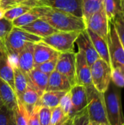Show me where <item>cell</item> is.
I'll list each match as a JSON object with an SVG mask.
<instances>
[{
    "instance_id": "cell-11",
    "label": "cell",
    "mask_w": 124,
    "mask_h": 125,
    "mask_svg": "<svg viewBox=\"0 0 124 125\" xmlns=\"http://www.w3.org/2000/svg\"><path fill=\"white\" fill-rule=\"evenodd\" d=\"M75 75L76 84L82 85L85 87L92 84L91 67L87 62L84 53L79 49L76 53Z\"/></svg>"
},
{
    "instance_id": "cell-37",
    "label": "cell",
    "mask_w": 124,
    "mask_h": 125,
    "mask_svg": "<svg viewBox=\"0 0 124 125\" xmlns=\"http://www.w3.org/2000/svg\"><path fill=\"white\" fill-rule=\"evenodd\" d=\"M57 59H58V58L51 59V60L45 62L42 64L37 65L34 67L38 69L41 72L44 73L45 74L49 75L50 73H52L56 70V64H57Z\"/></svg>"
},
{
    "instance_id": "cell-27",
    "label": "cell",
    "mask_w": 124,
    "mask_h": 125,
    "mask_svg": "<svg viewBox=\"0 0 124 125\" xmlns=\"http://www.w3.org/2000/svg\"><path fill=\"white\" fill-rule=\"evenodd\" d=\"M33 7L26 4H18L5 10L4 18L10 21H12L24 13L31 10Z\"/></svg>"
},
{
    "instance_id": "cell-29",
    "label": "cell",
    "mask_w": 124,
    "mask_h": 125,
    "mask_svg": "<svg viewBox=\"0 0 124 125\" xmlns=\"http://www.w3.org/2000/svg\"><path fill=\"white\" fill-rule=\"evenodd\" d=\"M0 125H15L14 111L4 105L0 108Z\"/></svg>"
},
{
    "instance_id": "cell-2",
    "label": "cell",
    "mask_w": 124,
    "mask_h": 125,
    "mask_svg": "<svg viewBox=\"0 0 124 125\" xmlns=\"http://www.w3.org/2000/svg\"><path fill=\"white\" fill-rule=\"evenodd\" d=\"M40 41H42L41 37L29 33L20 28L13 27L4 41L10 62L16 64L18 55L29 43L35 44Z\"/></svg>"
},
{
    "instance_id": "cell-25",
    "label": "cell",
    "mask_w": 124,
    "mask_h": 125,
    "mask_svg": "<svg viewBox=\"0 0 124 125\" xmlns=\"http://www.w3.org/2000/svg\"><path fill=\"white\" fill-rule=\"evenodd\" d=\"M104 9L110 23L115 17L124 12V0H105Z\"/></svg>"
},
{
    "instance_id": "cell-17",
    "label": "cell",
    "mask_w": 124,
    "mask_h": 125,
    "mask_svg": "<svg viewBox=\"0 0 124 125\" xmlns=\"http://www.w3.org/2000/svg\"><path fill=\"white\" fill-rule=\"evenodd\" d=\"M72 85L69 80L62 74L54 70L49 75L48 83L45 92H66L70 91Z\"/></svg>"
},
{
    "instance_id": "cell-14",
    "label": "cell",
    "mask_w": 124,
    "mask_h": 125,
    "mask_svg": "<svg viewBox=\"0 0 124 125\" xmlns=\"http://www.w3.org/2000/svg\"><path fill=\"white\" fill-rule=\"evenodd\" d=\"M60 53L42 41L34 44V67L45 62L58 58Z\"/></svg>"
},
{
    "instance_id": "cell-40",
    "label": "cell",
    "mask_w": 124,
    "mask_h": 125,
    "mask_svg": "<svg viewBox=\"0 0 124 125\" xmlns=\"http://www.w3.org/2000/svg\"><path fill=\"white\" fill-rule=\"evenodd\" d=\"M6 52L7 51H6V48H5L4 42L0 40V59L4 56Z\"/></svg>"
},
{
    "instance_id": "cell-26",
    "label": "cell",
    "mask_w": 124,
    "mask_h": 125,
    "mask_svg": "<svg viewBox=\"0 0 124 125\" xmlns=\"http://www.w3.org/2000/svg\"><path fill=\"white\" fill-rule=\"evenodd\" d=\"M105 0H83V19L86 22L88 19L96 12L104 7Z\"/></svg>"
},
{
    "instance_id": "cell-16",
    "label": "cell",
    "mask_w": 124,
    "mask_h": 125,
    "mask_svg": "<svg viewBox=\"0 0 124 125\" xmlns=\"http://www.w3.org/2000/svg\"><path fill=\"white\" fill-rule=\"evenodd\" d=\"M49 75L45 74L37 68H34L27 75L28 85L33 88L40 96L45 92Z\"/></svg>"
},
{
    "instance_id": "cell-36",
    "label": "cell",
    "mask_w": 124,
    "mask_h": 125,
    "mask_svg": "<svg viewBox=\"0 0 124 125\" xmlns=\"http://www.w3.org/2000/svg\"><path fill=\"white\" fill-rule=\"evenodd\" d=\"M39 107V119L40 125H50L52 109L44 107Z\"/></svg>"
},
{
    "instance_id": "cell-19",
    "label": "cell",
    "mask_w": 124,
    "mask_h": 125,
    "mask_svg": "<svg viewBox=\"0 0 124 125\" xmlns=\"http://www.w3.org/2000/svg\"><path fill=\"white\" fill-rule=\"evenodd\" d=\"M0 97L5 106L14 111L18 105V99L13 89L0 78Z\"/></svg>"
},
{
    "instance_id": "cell-31",
    "label": "cell",
    "mask_w": 124,
    "mask_h": 125,
    "mask_svg": "<svg viewBox=\"0 0 124 125\" xmlns=\"http://www.w3.org/2000/svg\"><path fill=\"white\" fill-rule=\"evenodd\" d=\"M59 106L61 107V108L62 109L65 115L69 117L70 119L75 115L72 103L71 100V94L69 92H67L66 94L61 98Z\"/></svg>"
},
{
    "instance_id": "cell-23",
    "label": "cell",
    "mask_w": 124,
    "mask_h": 125,
    "mask_svg": "<svg viewBox=\"0 0 124 125\" xmlns=\"http://www.w3.org/2000/svg\"><path fill=\"white\" fill-rule=\"evenodd\" d=\"M0 78L14 89V71L7 53L0 59Z\"/></svg>"
},
{
    "instance_id": "cell-1",
    "label": "cell",
    "mask_w": 124,
    "mask_h": 125,
    "mask_svg": "<svg viewBox=\"0 0 124 125\" xmlns=\"http://www.w3.org/2000/svg\"><path fill=\"white\" fill-rule=\"evenodd\" d=\"M34 10L39 18L48 23L58 31H82L86 29V23L83 18L49 7H36Z\"/></svg>"
},
{
    "instance_id": "cell-6",
    "label": "cell",
    "mask_w": 124,
    "mask_h": 125,
    "mask_svg": "<svg viewBox=\"0 0 124 125\" xmlns=\"http://www.w3.org/2000/svg\"><path fill=\"white\" fill-rule=\"evenodd\" d=\"M112 68L110 64L99 58L91 66L93 86L102 93H105L111 82Z\"/></svg>"
},
{
    "instance_id": "cell-18",
    "label": "cell",
    "mask_w": 124,
    "mask_h": 125,
    "mask_svg": "<svg viewBox=\"0 0 124 125\" xmlns=\"http://www.w3.org/2000/svg\"><path fill=\"white\" fill-rule=\"evenodd\" d=\"M69 92L75 114L87 108V96L84 86L75 84L72 86Z\"/></svg>"
},
{
    "instance_id": "cell-22",
    "label": "cell",
    "mask_w": 124,
    "mask_h": 125,
    "mask_svg": "<svg viewBox=\"0 0 124 125\" xmlns=\"http://www.w3.org/2000/svg\"><path fill=\"white\" fill-rule=\"evenodd\" d=\"M40 98V95L30 86L28 85L26 90L23 94L21 98L18 100L24 106L28 116L32 112L34 107L37 105Z\"/></svg>"
},
{
    "instance_id": "cell-45",
    "label": "cell",
    "mask_w": 124,
    "mask_h": 125,
    "mask_svg": "<svg viewBox=\"0 0 124 125\" xmlns=\"http://www.w3.org/2000/svg\"></svg>"
},
{
    "instance_id": "cell-33",
    "label": "cell",
    "mask_w": 124,
    "mask_h": 125,
    "mask_svg": "<svg viewBox=\"0 0 124 125\" xmlns=\"http://www.w3.org/2000/svg\"><path fill=\"white\" fill-rule=\"evenodd\" d=\"M70 118L65 115L60 106L52 109L50 125H60L67 122Z\"/></svg>"
},
{
    "instance_id": "cell-41",
    "label": "cell",
    "mask_w": 124,
    "mask_h": 125,
    "mask_svg": "<svg viewBox=\"0 0 124 125\" xmlns=\"http://www.w3.org/2000/svg\"><path fill=\"white\" fill-rule=\"evenodd\" d=\"M4 12H5V10L3 9V7L1 6V0H0V19L4 18Z\"/></svg>"
},
{
    "instance_id": "cell-4",
    "label": "cell",
    "mask_w": 124,
    "mask_h": 125,
    "mask_svg": "<svg viewBox=\"0 0 124 125\" xmlns=\"http://www.w3.org/2000/svg\"><path fill=\"white\" fill-rule=\"evenodd\" d=\"M104 97L109 125H124L120 88L111 81Z\"/></svg>"
},
{
    "instance_id": "cell-43",
    "label": "cell",
    "mask_w": 124,
    "mask_h": 125,
    "mask_svg": "<svg viewBox=\"0 0 124 125\" xmlns=\"http://www.w3.org/2000/svg\"><path fill=\"white\" fill-rule=\"evenodd\" d=\"M90 125H102L101 124H98V123H95V122H90Z\"/></svg>"
},
{
    "instance_id": "cell-15",
    "label": "cell",
    "mask_w": 124,
    "mask_h": 125,
    "mask_svg": "<svg viewBox=\"0 0 124 125\" xmlns=\"http://www.w3.org/2000/svg\"><path fill=\"white\" fill-rule=\"evenodd\" d=\"M20 29L29 33L38 36L42 39L58 31L41 18H38L31 23L23 26L20 27Z\"/></svg>"
},
{
    "instance_id": "cell-3",
    "label": "cell",
    "mask_w": 124,
    "mask_h": 125,
    "mask_svg": "<svg viewBox=\"0 0 124 125\" xmlns=\"http://www.w3.org/2000/svg\"><path fill=\"white\" fill-rule=\"evenodd\" d=\"M87 96V110L91 122L109 125L104 93L99 92L93 84L86 86Z\"/></svg>"
},
{
    "instance_id": "cell-5",
    "label": "cell",
    "mask_w": 124,
    "mask_h": 125,
    "mask_svg": "<svg viewBox=\"0 0 124 125\" xmlns=\"http://www.w3.org/2000/svg\"><path fill=\"white\" fill-rule=\"evenodd\" d=\"M80 31H57L42 41L58 53L75 52L74 45Z\"/></svg>"
},
{
    "instance_id": "cell-38",
    "label": "cell",
    "mask_w": 124,
    "mask_h": 125,
    "mask_svg": "<svg viewBox=\"0 0 124 125\" xmlns=\"http://www.w3.org/2000/svg\"><path fill=\"white\" fill-rule=\"evenodd\" d=\"M111 81L118 87H124V73L119 68H113L111 73Z\"/></svg>"
},
{
    "instance_id": "cell-21",
    "label": "cell",
    "mask_w": 124,
    "mask_h": 125,
    "mask_svg": "<svg viewBox=\"0 0 124 125\" xmlns=\"http://www.w3.org/2000/svg\"><path fill=\"white\" fill-rule=\"evenodd\" d=\"M66 92H45L39 98L36 106H44L53 109L59 106L61 98L66 94Z\"/></svg>"
},
{
    "instance_id": "cell-20",
    "label": "cell",
    "mask_w": 124,
    "mask_h": 125,
    "mask_svg": "<svg viewBox=\"0 0 124 125\" xmlns=\"http://www.w3.org/2000/svg\"><path fill=\"white\" fill-rule=\"evenodd\" d=\"M86 31L90 37V39L94 46L95 50L99 54V57L107 62L110 64V53H109V47L108 43L98 34L92 31L91 30L86 29Z\"/></svg>"
},
{
    "instance_id": "cell-24",
    "label": "cell",
    "mask_w": 124,
    "mask_h": 125,
    "mask_svg": "<svg viewBox=\"0 0 124 125\" xmlns=\"http://www.w3.org/2000/svg\"><path fill=\"white\" fill-rule=\"evenodd\" d=\"M14 71V89L18 100H20L23 94L28 86V80L26 75H24L17 67L16 64H12Z\"/></svg>"
},
{
    "instance_id": "cell-8",
    "label": "cell",
    "mask_w": 124,
    "mask_h": 125,
    "mask_svg": "<svg viewBox=\"0 0 124 125\" xmlns=\"http://www.w3.org/2000/svg\"><path fill=\"white\" fill-rule=\"evenodd\" d=\"M111 68H119L124 73V49L115 27L112 25L108 40Z\"/></svg>"
},
{
    "instance_id": "cell-44",
    "label": "cell",
    "mask_w": 124,
    "mask_h": 125,
    "mask_svg": "<svg viewBox=\"0 0 124 125\" xmlns=\"http://www.w3.org/2000/svg\"><path fill=\"white\" fill-rule=\"evenodd\" d=\"M2 105H4V103H3V102H2V100H1V97H0V108H1Z\"/></svg>"
},
{
    "instance_id": "cell-7",
    "label": "cell",
    "mask_w": 124,
    "mask_h": 125,
    "mask_svg": "<svg viewBox=\"0 0 124 125\" xmlns=\"http://www.w3.org/2000/svg\"><path fill=\"white\" fill-rule=\"evenodd\" d=\"M86 23V29L91 30L108 43L112 24L107 18L104 7L94 13Z\"/></svg>"
},
{
    "instance_id": "cell-42",
    "label": "cell",
    "mask_w": 124,
    "mask_h": 125,
    "mask_svg": "<svg viewBox=\"0 0 124 125\" xmlns=\"http://www.w3.org/2000/svg\"><path fill=\"white\" fill-rule=\"evenodd\" d=\"M70 125V119H68L67 122H65L64 123H63V124H61V125Z\"/></svg>"
},
{
    "instance_id": "cell-9",
    "label": "cell",
    "mask_w": 124,
    "mask_h": 125,
    "mask_svg": "<svg viewBox=\"0 0 124 125\" xmlns=\"http://www.w3.org/2000/svg\"><path fill=\"white\" fill-rule=\"evenodd\" d=\"M39 4L83 18V0H39Z\"/></svg>"
},
{
    "instance_id": "cell-30",
    "label": "cell",
    "mask_w": 124,
    "mask_h": 125,
    "mask_svg": "<svg viewBox=\"0 0 124 125\" xmlns=\"http://www.w3.org/2000/svg\"><path fill=\"white\" fill-rule=\"evenodd\" d=\"M15 125H28V114L22 105V103L18 100V105L14 110Z\"/></svg>"
},
{
    "instance_id": "cell-28",
    "label": "cell",
    "mask_w": 124,
    "mask_h": 125,
    "mask_svg": "<svg viewBox=\"0 0 124 125\" xmlns=\"http://www.w3.org/2000/svg\"><path fill=\"white\" fill-rule=\"evenodd\" d=\"M38 18H39L38 14L36 12V11L34 10V8H32L29 12L24 13L23 15H20V17H18L16 19H15L14 21H12V25L14 27L20 28L23 26L31 23V22H33L34 21H35Z\"/></svg>"
},
{
    "instance_id": "cell-13",
    "label": "cell",
    "mask_w": 124,
    "mask_h": 125,
    "mask_svg": "<svg viewBox=\"0 0 124 125\" xmlns=\"http://www.w3.org/2000/svg\"><path fill=\"white\" fill-rule=\"evenodd\" d=\"M34 43H29L17 56L16 65L26 75L34 68Z\"/></svg>"
},
{
    "instance_id": "cell-34",
    "label": "cell",
    "mask_w": 124,
    "mask_h": 125,
    "mask_svg": "<svg viewBox=\"0 0 124 125\" xmlns=\"http://www.w3.org/2000/svg\"><path fill=\"white\" fill-rule=\"evenodd\" d=\"M115 29L124 49V13L118 15L111 23Z\"/></svg>"
},
{
    "instance_id": "cell-12",
    "label": "cell",
    "mask_w": 124,
    "mask_h": 125,
    "mask_svg": "<svg viewBox=\"0 0 124 125\" xmlns=\"http://www.w3.org/2000/svg\"><path fill=\"white\" fill-rule=\"evenodd\" d=\"M75 43L77 45L78 49L81 50L84 53L87 62L90 67L97 59L100 58L94 48V46L90 39V37L86 29L80 31V34L78 35L75 41Z\"/></svg>"
},
{
    "instance_id": "cell-35",
    "label": "cell",
    "mask_w": 124,
    "mask_h": 125,
    "mask_svg": "<svg viewBox=\"0 0 124 125\" xmlns=\"http://www.w3.org/2000/svg\"><path fill=\"white\" fill-rule=\"evenodd\" d=\"M12 23L4 18L0 19V40L3 42L13 29Z\"/></svg>"
},
{
    "instance_id": "cell-10",
    "label": "cell",
    "mask_w": 124,
    "mask_h": 125,
    "mask_svg": "<svg viewBox=\"0 0 124 125\" xmlns=\"http://www.w3.org/2000/svg\"><path fill=\"white\" fill-rule=\"evenodd\" d=\"M75 62H76V53L66 52L60 53L58 56L56 70L64 75L70 82L72 86L76 84V75H75Z\"/></svg>"
},
{
    "instance_id": "cell-39",
    "label": "cell",
    "mask_w": 124,
    "mask_h": 125,
    "mask_svg": "<svg viewBox=\"0 0 124 125\" xmlns=\"http://www.w3.org/2000/svg\"><path fill=\"white\" fill-rule=\"evenodd\" d=\"M28 125H40L39 119V107L35 106L32 112L29 115Z\"/></svg>"
},
{
    "instance_id": "cell-32",
    "label": "cell",
    "mask_w": 124,
    "mask_h": 125,
    "mask_svg": "<svg viewBox=\"0 0 124 125\" xmlns=\"http://www.w3.org/2000/svg\"><path fill=\"white\" fill-rule=\"evenodd\" d=\"M70 125H90V119L87 108L76 113L70 119Z\"/></svg>"
}]
</instances>
